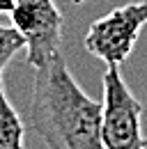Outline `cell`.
<instances>
[{"instance_id":"8fae6325","label":"cell","mask_w":147,"mask_h":149,"mask_svg":"<svg viewBox=\"0 0 147 149\" xmlns=\"http://www.w3.org/2000/svg\"><path fill=\"white\" fill-rule=\"evenodd\" d=\"M0 149H5V147H2V145H0Z\"/></svg>"},{"instance_id":"277c9868","label":"cell","mask_w":147,"mask_h":149,"mask_svg":"<svg viewBox=\"0 0 147 149\" xmlns=\"http://www.w3.org/2000/svg\"><path fill=\"white\" fill-rule=\"evenodd\" d=\"M12 25L25 41L28 64L41 69L48 64L62 44V14L53 0H14Z\"/></svg>"},{"instance_id":"7a4b0ae2","label":"cell","mask_w":147,"mask_h":149,"mask_svg":"<svg viewBox=\"0 0 147 149\" xmlns=\"http://www.w3.org/2000/svg\"><path fill=\"white\" fill-rule=\"evenodd\" d=\"M104 112L101 142L104 149H145L140 115L143 106L133 96L120 74V67H108L104 74Z\"/></svg>"},{"instance_id":"ba28073f","label":"cell","mask_w":147,"mask_h":149,"mask_svg":"<svg viewBox=\"0 0 147 149\" xmlns=\"http://www.w3.org/2000/svg\"><path fill=\"white\" fill-rule=\"evenodd\" d=\"M74 5H83V2H88V0H71Z\"/></svg>"},{"instance_id":"30bf717a","label":"cell","mask_w":147,"mask_h":149,"mask_svg":"<svg viewBox=\"0 0 147 149\" xmlns=\"http://www.w3.org/2000/svg\"><path fill=\"white\" fill-rule=\"evenodd\" d=\"M145 149H147V140H145Z\"/></svg>"},{"instance_id":"52a82bcc","label":"cell","mask_w":147,"mask_h":149,"mask_svg":"<svg viewBox=\"0 0 147 149\" xmlns=\"http://www.w3.org/2000/svg\"><path fill=\"white\" fill-rule=\"evenodd\" d=\"M12 7H14V0H0V14H9L12 12Z\"/></svg>"},{"instance_id":"8992f818","label":"cell","mask_w":147,"mask_h":149,"mask_svg":"<svg viewBox=\"0 0 147 149\" xmlns=\"http://www.w3.org/2000/svg\"><path fill=\"white\" fill-rule=\"evenodd\" d=\"M21 48H25V41L21 37V32L16 28H9V25L0 23V83H2L5 67L9 64V60L16 55Z\"/></svg>"},{"instance_id":"5b68a950","label":"cell","mask_w":147,"mask_h":149,"mask_svg":"<svg viewBox=\"0 0 147 149\" xmlns=\"http://www.w3.org/2000/svg\"><path fill=\"white\" fill-rule=\"evenodd\" d=\"M25 126L21 122V115L9 103L5 87L0 83V145L5 149H23Z\"/></svg>"},{"instance_id":"3957f363","label":"cell","mask_w":147,"mask_h":149,"mask_svg":"<svg viewBox=\"0 0 147 149\" xmlns=\"http://www.w3.org/2000/svg\"><path fill=\"white\" fill-rule=\"evenodd\" d=\"M145 23L147 9L143 2L115 7L90 25L85 35V51L106 62V67H120L131 55Z\"/></svg>"},{"instance_id":"6da1fadb","label":"cell","mask_w":147,"mask_h":149,"mask_svg":"<svg viewBox=\"0 0 147 149\" xmlns=\"http://www.w3.org/2000/svg\"><path fill=\"white\" fill-rule=\"evenodd\" d=\"M101 112L104 103L80 90L60 53L37 69L30 126L48 149H104Z\"/></svg>"},{"instance_id":"9c48e42d","label":"cell","mask_w":147,"mask_h":149,"mask_svg":"<svg viewBox=\"0 0 147 149\" xmlns=\"http://www.w3.org/2000/svg\"><path fill=\"white\" fill-rule=\"evenodd\" d=\"M143 5H145V9H147V0H143Z\"/></svg>"}]
</instances>
